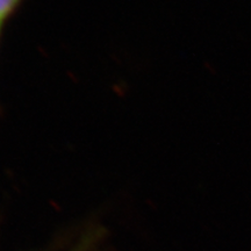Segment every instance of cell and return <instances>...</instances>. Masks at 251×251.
<instances>
[{
  "instance_id": "7a4b0ae2",
  "label": "cell",
  "mask_w": 251,
  "mask_h": 251,
  "mask_svg": "<svg viewBox=\"0 0 251 251\" xmlns=\"http://www.w3.org/2000/svg\"><path fill=\"white\" fill-rule=\"evenodd\" d=\"M1 29H2V25H0V37H1Z\"/></svg>"
},
{
  "instance_id": "6da1fadb",
  "label": "cell",
  "mask_w": 251,
  "mask_h": 251,
  "mask_svg": "<svg viewBox=\"0 0 251 251\" xmlns=\"http://www.w3.org/2000/svg\"><path fill=\"white\" fill-rule=\"evenodd\" d=\"M23 1L24 0H0V25H4Z\"/></svg>"
}]
</instances>
